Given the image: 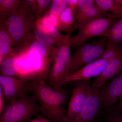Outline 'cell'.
<instances>
[{"label": "cell", "instance_id": "16", "mask_svg": "<svg viewBox=\"0 0 122 122\" xmlns=\"http://www.w3.org/2000/svg\"><path fill=\"white\" fill-rule=\"evenodd\" d=\"M102 37H106L107 43L115 45L122 42V18L117 20L110 26Z\"/></svg>", "mask_w": 122, "mask_h": 122}, {"label": "cell", "instance_id": "10", "mask_svg": "<svg viewBox=\"0 0 122 122\" xmlns=\"http://www.w3.org/2000/svg\"><path fill=\"white\" fill-rule=\"evenodd\" d=\"M112 61L102 58L86 65L70 74L66 78L63 85L72 82L89 81L100 75Z\"/></svg>", "mask_w": 122, "mask_h": 122}, {"label": "cell", "instance_id": "12", "mask_svg": "<svg viewBox=\"0 0 122 122\" xmlns=\"http://www.w3.org/2000/svg\"><path fill=\"white\" fill-rule=\"evenodd\" d=\"M101 103L99 89L92 86L89 95L83 108L71 122H92L100 110Z\"/></svg>", "mask_w": 122, "mask_h": 122}, {"label": "cell", "instance_id": "4", "mask_svg": "<svg viewBox=\"0 0 122 122\" xmlns=\"http://www.w3.org/2000/svg\"><path fill=\"white\" fill-rule=\"evenodd\" d=\"M40 113V107L36 97L27 91L1 113L0 122H25Z\"/></svg>", "mask_w": 122, "mask_h": 122}, {"label": "cell", "instance_id": "5", "mask_svg": "<svg viewBox=\"0 0 122 122\" xmlns=\"http://www.w3.org/2000/svg\"><path fill=\"white\" fill-rule=\"evenodd\" d=\"M117 18L112 17L99 18L75 24L68 31L71 34L77 29L78 33L76 36H71L70 45L71 49L84 43L90 38L94 37H102L104 34Z\"/></svg>", "mask_w": 122, "mask_h": 122}, {"label": "cell", "instance_id": "6", "mask_svg": "<svg viewBox=\"0 0 122 122\" xmlns=\"http://www.w3.org/2000/svg\"><path fill=\"white\" fill-rule=\"evenodd\" d=\"M70 42L57 48L46 83L55 88L61 87L69 75L71 64Z\"/></svg>", "mask_w": 122, "mask_h": 122}, {"label": "cell", "instance_id": "22", "mask_svg": "<svg viewBox=\"0 0 122 122\" xmlns=\"http://www.w3.org/2000/svg\"><path fill=\"white\" fill-rule=\"evenodd\" d=\"M33 32L35 38L42 44L48 46L57 47L56 41L53 38L47 35L39 28L35 27Z\"/></svg>", "mask_w": 122, "mask_h": 122}, {"label": "cell", "instance_id": "29", "mask_svg": "<svg viewBox=\"0 0 122 122\" xmlns=\"http://www.w3.org/2000/svg\"><path fill=\"white\" fill-rule=\"evenodd\" d=\"M41 122V120H39L38 118H37L34 119L29 120V121H27V122Z\"/></svg>", "mask_w": 122, "mask_h": 122}, {"label": "cell", "instance_id": "3", "mask_svg": "<svg viewBox=\"0 0 122 122\" xmlns=\"http://www.w3.org/2000/svg\"><path fill=\"white\" fill-rule=\"evenodd\" d=\"M36 18L27 0H22L18 8L5 21V25L10 35L14 53L20 50L35 28Z\"/></svg>", "mask_w": 122, "mask_h": 122}, {"label": "cell", "instance_id": "15", "mask_svg": "<svg viewBox=\"0 0 122 122\" xmlns=\"http://www.w3.org/2000/svg\"><path fill=\"white\" fill-rule=\"evenodd\" d=\"M5 22L0 30V55L4 60L14 54L12 41Z\"/></svg>", "mask_w": 122, "mask_h": 122}, {"label": "cell", "instance_id": "21", "mask_svg": "<svg viewBox=\"0 0 122 122\" xmlns=\"http://www.w3.org/2000/svg\"><path fill=\"white\" fill-rule=\"evenodd\" d=\"M122 57V42L116 45H110L107 43L105 50L101 58L112 61Z\"/></svg>", "mask_w": 122, "mask_h": 122}, {"label": "cell", "instance_id": "11", "mask_svg": "<svg viewBox=\"0 0 122 122\" xmlns=\"http://www.w3.org/2000/svg\"><path fill=\"white\" fill-rule=\"evenodd\" d=\"M98 89L101 108H111L122 95V72Z\"/></svg>", "mask_w": 122, "mask_h": 122}, {"label": "cell", "instance_id": "13", "mask_svg": "<svg viewBox=\"0 0 122 122\" xmlns=\"http://www.w3.org/2000/svg\"><path fill=\"white\" fill-rule=\"evenodd\" d=\"M74 12L76 20L75 24L110 16V14L101 10L93 0H78L77 8Z\"/></svg>", "mask_w": 122, "mask_h": 122}, {"label": "cell", "instance_id": "27", "mask_svg": "<svg viewBox=\"0 0 122 122\" xmlns=\"http://www.w3.org/2000/svg\"><path fill=\"white\" fill-rule=\"evenodd\" d=\"M36 117L38 118L41 122H53L39 114L36 115Z\"/></svg>", "mask_w": 122, "mask_h": 122}, {"label": "cell", "instance_id": "2", "mask_svg": "<svg viewBox=\"0 0 122 122\" xmlns=\"http://www.w3.org/2000/svg\"><path fill=\"white\" fill-rule=\"evenodd\" d=\"M28 91L36 97L42 115L53 122H68L65 108L68 95L62 86L55 88L46 82H30Z\"/></svg>", "mask_w": 122, "mask_h": 122}, {"label": "cell", "instance_id": "30", "mask_svg": "<svg viewBox=\"0 0 122 122\" xmlns=\"http://www.w3.org/2000/svg\"><path fill=\"white\" fill-rule=\"evenodd\" d=\"M2 105H3V99L0 98V114L1 113Z\"/></svg>", "mask_w": 122, "mask_h": 122}, {"label": "cell", "instance_id": "31", "mask_svg": "<svg viewBox=\"0 0 122 122\" xmlns=\"http://www.w3.org/2000/svg\"><path fill=\"white\" fill-rule=\"evenodd\" d=\"M3 93H2V88L0 85V98L3 99Z\"/></svg>", "mask_w": 122, "mask_h": 122}, {"label": "cell", "instance_id": "20", "mask_svg": "<svg viewBox=\"0 0 122 122\" xmlns=\"http://www.w3.org/2000/svg\"><path fill=\"white\" fill-rule=\"evenodd\" d=\"M17 55L13 54L2 61L0 65V71L1 75L16 77L17 73Z\"/></svg>", "mask_w": 122, "mask_h": 122}, {"label": "cell", "instance_id": "25", "mask_svg": "<svg viewBox=\"0 0 122 122\" xmlns=\"http://www.w3.org/2000/svg\"><path fill=\"white\" fill-rule=\"evenodd\" d=\"M107 122H122V112H115L107 115Z\"/></svg>", "mask_w": 122, "mask_h": 122}, {"label": "cell", "instance_id": "19", "mask_svg": "<svg viewBox=\"0 0 122 122\" xmlns=\"http://www.w3.org/2000/svg\"><path fill=\"white\" fill-rule=\"evenodd\" d=\"M22 0H0V21H5L18 8Z\"/></svg>", "mask_w": 122, "mask_h": 122}, {"label": "cell", "instance_id": "8", "mask_svg": "<svg viewBox=\"0 0 122 122\" xmlns=\"http://www.w3.org/2000/svg\"><path fill=\"white\" fill-rule=\"evenodd\" d=\"M76 82L77 83L68 103L67 110L68 122H72L79 114L87 101L92 87L89 81Z\"/></svg>", "mask_w": 122, "mask_h": 122}, {"label": "cell", "instance_id": "33", "mask_svg": "<svg viewBox=\"0 0 122 122\" xmlns=\"http://www.w3.org/2000/svg\"><path fill=\"white\" fill-rule=\"evenodd\" d=\"M3 61H4V59H3V57L0 55V65Z\"/></svg>", "mask_w": 122, "mask_h": 122}, {"label": "cell", "instance_id": "26", "mask_svg": "<svg viewBox=\"0 0 122 122\" xmlns=\"http://www.w3.org/2000/svg\"><path fill=\"white\" fill-rule=\"evenodd\" d=\"M78 0H66L68 6L71 8L74 12L77 6Z\"/></svg>", "mask_w": 122, "mask_h": 122}, {"label": "cell", "instance_id": "9", "mask_svg": "<svg viewBox=\"0 0 122 122\" xmlns=\"http://www.w3.org/2000/svg\"><path fill=\"white\" fill-rule=\"evenodd\" d=\"M0 85L3 97L9 104L28 91V82L13 76L0 75Z\"/></svg>", "mask_w": 122, "mask_h": 122}, {"label": "cell", "instance_id": "17", "mask_svg": "<svg viewBox=\"0 0 122 122\" xmlns=\"http://www.w3.org/2000/svg\"><path fill=\"white\" fill-rule=\"evenodd\" d=\"M76 21L74 12L68 6L58 16L57 29L60 31L68 32L74 25Z\"/></svg>", "mask_w": 122, "mask_h": 122}, {"label": "cell", "instance_id": "34", "mask_svg": "<svg viewBox=\"0 0 122 122\" xmlns=\"http://www.w3.org/2000/svg\"><path fill=\"white\" fill-rule=\"evenodd\" d=\"M4 22V21H0V30Z\"/></svg>", "mask_w": 122, "mask_h": 122}, {"label": "cell", "instance_id": "28", "mask_svg": "<svg viewBox=\"0 0 122 122\" xmlns=\"http://www.w3.org/2000/svg\"><path fill=\"white\" fill-rule=\"evenodd\" d=\"M119 99V102L117 107V109L116 112H122V95L120 97Z\"/></svg>", "mask_w": 122, "mask_h": 122}, {"label": "cell", "instance_id": "18", "mask_svg": "<svg viewBox=\"0 0 122 122\" xmlns=\"http://www.w3.org/2000/svg\"><path fill=\"white\" fill-rule=\"evenodd\" d=\"M95 3L102 11H110L113 17L122 18V6L116 0H95Z\"/></svg>", "mask_w": 122, "mask_h": 122}, {"label": "cell", "instance_id": "32", "mask_svg": "<svg viewBox=\"0 0 122 122\" xmlns=\"http://www.w3.org/2000/svg\"><path fill=\"white\" fill-rule=\"evenodd\" d=\"M116 1L122 6V0H116Z\"/></svg>", "mask_w": 122, "mask_h": 122}, {"label": "cell", "instance_id": "23", "mask_svg": "<svg viewBox=\"0 0 122 122\" xmlns=\"http://www.w3.org/2000/svg\"><path fill=\"white\" fill-rule=\"evenodd\" d=\"M68 6L66 0H52L48 11L58 16Z\"/></svg>", "mask_w": 122, "mask_h": 122}, {"label": "cell", "instance_id": "24", "mask_svg": "<svg viewBox=\"0 0 122 122\" xmlns=\"http://www.w3.org/2000/svg\"><path fill=\"white\" fill-rule=\"evenodd\" d=\"M52 0H37V7L35 13L36 18H39L48 12Z\"/></svg>", "mask_w": 122, "mask_h": 122}, {"label": "cell", "instance_id": "14", "mask_svg": "<svg viewBox=\"0 0 122 122\" xmlns=\"http://www.w3.org/2000/svg\"><path fill=\"white\" fill-rule=\"evenodd\" d=\"M122 72V57L115 59L100 75L96 77L92 86L99 89Z\"/></svg>", "mask_w": 122, "mask_h": 122}, {"label": "cell", "instance_id": "1", "mask_svg": "<svg viewBox=\"0 0 122 122\" xmlns=\"http://www.w3.org/2000/svg\"><path fill=\"white\" fill-rule=\"evenodd\" d=\"M57 49L42 44L32 33L14 53L18 57L16 77L26 82H46Z\"/></svg>", "mask_w": 122, "mask_h": 122}, {"label": "cell", "instance_id": "7", "mask_svg": "<svg viewBox=\"0 0 122 122\" xmlns=\"http://www.w3.org/2000/svg\"><path fill=\"white\" fill-rule=\"evenodd\" d=\"M106 42V38L103 37L96 41L84 42L76 46L71 54V64L68 76L84 66L100 59Z\"/></svg>", "mask_w": 122, "mask_h": 122}]
</instances>
